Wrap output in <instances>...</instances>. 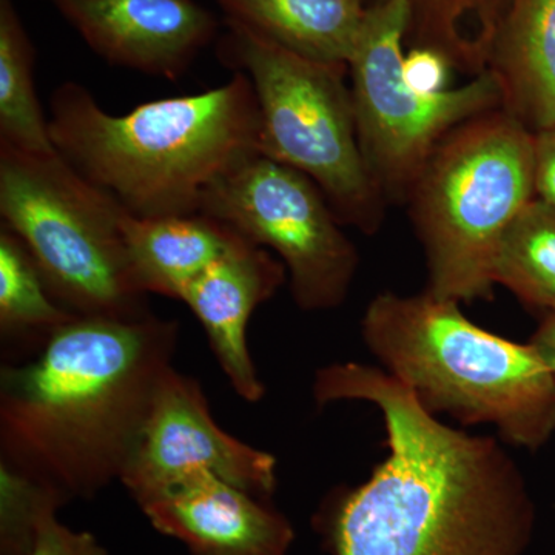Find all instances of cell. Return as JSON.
<instances>
[{
	"instance_id": "12",
	"label": "cell",
	"mask_w": 555,
	"mask_h": 555,
	"mask_svg": "<svg viewBox=\"0 0 555 555\" xmlns=\"http://www.w3.org/2000/svg\"><path fill=\"white\" fill-rule=\"evenodd\" d=\"M160 534L192 555H287L292 521L268 499L211 474H198L138 503Z\"/></svg>"
},
{
	"instance_id": "7",
	"label": "cell",
	"mask_w": 555,
	"mask_h": 555,
	"mask_svg": "<svg viewBox=\"0 0 555 555\" xmlns=\"http://www.w3.org/2000/svg\"><path fill=\"white\" fill-rule=\"evenodd\" d=\"M229 27L228 61L257 94L261 155L312 179L343 225L375 235L387 201L361 153L347 65L308 60Z\"/></svg>"
},
{
	"instance_id": "16",
	"label": "cell",
	"mask_w": 555,
	"mask_h": 555,
	"mask_svg": "<svg viewBox=\"0 0 555 555\" xmlns=\"http://www.w3.org/2000/svg\"><path fill=\"white\" fill-rule=\"evenodd\" d=\"M228 24L281 49L324 62L345 64L360 35L366 0H217Z\"/></svg>"
},
{
	"instance_id": "11",
	"label": "cell",
	"mask_w": 555,
	"mask_h": 555,
	"mask_svg": "<svg viewBox=\"0 0 555 555\" xmlns=\"http://www.w3.org/2000/svg\"><path fill=\"white\" fill-rule=\"evenodd\" d=\"M94 53L118 67L178 79L217 33L195 0H53Z\"/></svg>"
},
{
	"instance_id": "24",
	"label": "cell",
	"mask_w": 555,
	"mask_h": 555,
	"mask_svg": "<svg viewBox=\"0 0 555 555\" xmlns=\"http://www.w3.org/2000/svg\"><path fill=\"white\" fill-rule=\"evenodd\" d=\"M535 193L555 206V129L535 134Z\"/></svg>"
},
{
	"instance_id": "25",
	"label": "cell",
	"mask_w": 555,
	"mask_h": 555,
	"mask_svg": "<svg viewBox=\"0 0 555 555\" xmlns=\"http://www.w3.org/2000/svg\"><path fill=\"white\" fill-rule=\"evenodd\" d=\"M529 343L535 347L555 375V315L542 318Z\"/></svg>"
},
{
	"instance_id": "5",
	"label": "cell",
	"mask_w": 555,
	"mask_h": 555,
	"mask_svg": "<svg viewBox=\"0 0 555 555\" xmlns=\"http://www.w3.org/2000/svg\"><path fill=\"white\" fill-rule=\"evenodd\" d=\"M534 198V133L502 108L452 130L406 201L425 254L426 291L462 305L494 297L496 248Z\"/></svg>"
},
{
	"instance_id": "18",
	"label": "cell",
	"mask_w": 555,
	"mask_h": 555,
	"mask_svg": "<svg viewBox=\"0 0 555 555\" xmlns=\"http://www.w3.org/2000/svg\"><path fill=\"white\" fill-rule=\"evenodd\" d=\"M492 280L542 318L555 315V206L534 198L496 248Z\"/></svg>"
},
{
	"instance_id": "10",
	"label": "cell",
	"mask_w": 555,
	"mask_h": 555,
	"mask_svg": "<svg viewBox=\"0 0 555 555\" xmlns=\"http://www.w3.org/2000/svg\"><path fill=\"white\" fill-rule=\"evenodd\" d=\"M198 474H211L261 499L270 500L276 489L275 456L221 429L199 383L171 366L119 481L138 505Z\"/></svg>"
},
{
	"instance_id": "14",
	"label": "cell",
	"mask_w": 555,
	"mask_h": 555,
	"mask_svg": "<svg viewBox=\"0 0 555 555\" xmlns=\"http://www.w3.org/2000/svg\"><path fill=\"white\" fill-rule=\"evenodd\" d=\"M488 69L500 108L540 134L555 129V0H509Z\"/></svg>"
},
{
	"instance_id": "15",
	"label": "cell",
	"mask_w": 555,
	"mask_h": 555,
	"mask_svg": "<svg viewBox=\"0 0 555 555\" xmlns=\"http://www.w3.org/2000/svg\"><path fill=\"white\" fill-rule=\"evenodd\" d=\"M120 228L144 292L178 301L240 235L206 214L141 218L126 211Z\"/></svg>"
},
{
	"instance_id": "2",
	"label": "cell",
	"mask_w": 555,
	"mask_h": 555,
	"mask_svg": "<svg viewBox=\"0 0 555 555\" xmlns=\"http://www.w3.org/2000/svg\"><path fill=\"white\" fill-rule=\"evenodd\" d=\"M179 324L78 317L31 360L0 372V465L90 500L119 481L171 367Z\"/></svg>"
},
{
	"instance_id": "9",
	"label": "cell",
	"mask_w": 555,
	"mask_h": 555,
	"mask_svg": "<svg viewBox=\"0 0 555 555\" xmlns=\"http://www.w3.org/2000/svg\"><path fill=\"white\" fill-rule=\"evenodd\" d=\"M201 214L272 251L305 312L337 309L349 297L360 255L324 193L301 171L255 156L208 190Z\"/></svg>"
},
{
	"instance_id": "17",
	"label": "cell",
	"mask_w": 555,
	"mask_h": 555,
	"mask_svg": "<svg viewBox=\"0 0 555 555\" xmlns=\"http://www.w3.org/2000/svg\"><path fill=\"white\" fill-rule=\"evenodd\" d=\"M378 0H371V2ZM409 49L437 51L454 72L476 78L489 54L509 0H408Z\"/></svg>"
},
{
	"instance_id": "13",
	"label": "cell",
	"mask_w": 555,
	"mask_h": 555,
	"mask_svg": "<svg viewBox=\"0 0 555 555\" xmlns=\"http://www.w3.org/2000/svg\"><path fill=\"white\" fill-rule=\"evenodd\" d=\"M286 280V268L272 251L238 235L179 299L198 318L219 367L248 403L261 400L266 389L248 352L247 324Z\"/></svg>"
},
{
	"instance_id": "1",
	"label": "cell",
	"mask_w": 555,
	"mask_h": 555,
	"mask_svg": "<svg viewBox=\"0 0 555 555\" xmlns=\"http://www.w3.org/2000/svg\"><path fill=\"white\" fill-rule=\"evenodd\" d=\"M318 406L361 401L382 412L386 459L364 483L323 500L313 529L331 555H525L537 509L524 473L492 437L440 422L371 364L318 369Z\"/></svg>"
},
{
	"instance_id": "8",
	"label": "cell",
	"mask_w": 555,
	"mask_h": 555,
	"mask_svg": "<svg viewBox=\"0 0 555 555\" xmlns=\"http://www.w3.org/2000/svg\"><path fill=\"white\" fill-rule=\"evenodd\" d=\"M408 28V0L369 3L347 61L361 153L387 204H406L427 159L452 130L500 108L488 69L437 93L412 86L404 75Z\"/></svg>"
},
{
	"instance_id": "23",
	"label": "cell",
	"mask_w": 555,
	"mask_h": 555,
	"mask_svg": "<svg viewBox=\"0 0 555 555\" xmlns=\"http://www.w3.org/2000/svg\"><path fill=\"white\" fill-rule=\"evenodd\" d=\"M454 72L447 57L426 49H409L404 56V75L412 86L427 93L449 89V75Z\"/></svg>"
},
{
	"instance_id": "4",
	"label": "cell",
	"mask_w": 555,
	"mask_h": 555,
	"mask_svg": "<svg viewBox=\"0 0 555 555\" xmlns=\"http://www.w3.org/2000/svg\"><path fill=\"white\" fill-rule=\"evenodd\" d=\"M462 302L429 291L383 292L361 337L379 363L434 415L491 425L511 447L539 451L555 436V375L531 343L477 326Z\"/></svg>"
},
{
	"instance_id": "20",
	"label": "cell",
	"mask_w": 555,
	"mask_h": 555,
	"mask_svg": "<svg viewBox=\"0 0 555 555\" xmlns=\"http://www.w3.org/2000/svg\"><path fill=\"white\" fill-rule=\"evenodd\" d=\"M78 318L51 295L42 273L24 243L0 228V335L2 343L36 346L68 321Z\"/></svg>"
},
{
	"instance_id": "19",
	"label": "cell",
	"mask_w": 555,
	"mask_h": 555,
	"mask_svg": "<svg viewBox=\"0 0 555 555\" xmlns=\"http://www.w3.org/2000/svg\"><path fill=\"white\" fill-rule=\"evenodd\" d=\"M0 144L56 153L35 83V50L10 0H0Z\"/></svg>"
},
{
	"instance_id": "21",
	"label": "cell",
	"mask_w": 555,
	"mask_h": 555,
	"mask_svg": "<svg viewBox=\"0 0 555 555\" xmlns=\"http://www.w3.org/2000/svg\"><path fill=\"white\" fill-rule=\"evenodd\" d=\"M65 505L47 486L0 465V555H28L40 520Z\"/></svg>"
},
{
	"instance_id": "6",
	"label": "cell",
	"mask_w": 555,
	"mask_h": 555,
	"mask_svg": "<svg viewBox=\"0 0 555 555\" xmlns=\"http://www.w3.org/2000/svg\"><path fill=\"white\" fill-rule=\"evenodd\" d=\"M126 208L60 153L0 144V217L30 251L51 295L73 315L134 320L149 294L124 240Z\"/></svg>"
},
{
	"instance_id": "3",
	"label": "cell",
	"mask_w": 555,
	"mask_h": 555,
	"mask_svg": "<svg viewBox=\"0 0 555 555\" xmlns=\"http://www.w3.org/2000/svg\"><path fill=\"white\" fill-rule=\"evenodd\" d=\"M54 149L91 184L141 218L201 214L208 190L261 155L259 107L246 73L218 89L109 115L65 82L51 96Z\"/></svg>"
},
{
	"instance_id": "22",
	"label": "cell",
	"mask_w": 555,
	"mask_h": 555,
	"mask_svg": "<svg viewBox=\"0 0 555 555\" xmlns=\"http://www.w3.org/2000/svg\"><path fill=\"white\" fill-rule=\"evenodd\" d=\"M57 513L50 511L40 520L28 555H108L96 537L61 524Z\"/></svg>"
}]
</instances>
